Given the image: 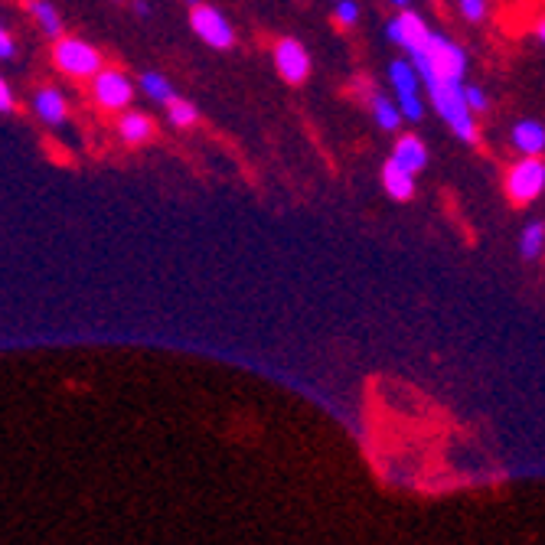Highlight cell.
<instances>
[{
	"mask_svg": "<svg viewBox=\"0 0 545 545\" xmlns=\"http://www.w3.org/2000/svg\"><path fill=\"white\" fill-rule=\"evenodd\" d=\"M425 89L431 95L438 115L448 121V128L461 138L464 144H477V121L464 98V82H448V79H425Z\"/></svg>",
	"mask_w": 545,
	"mask_h": 545,
	"instance_id": "obj_1",
	"label": "cell"
},
{
	"mask_svg": "<svg viewBox=\"0 0 545 545\" xmlns=\"http://www.w3.org/2000/svg\"><path fill=\"white\" fill-rule=\"evenodd\" d=\"M412 66L418 69L421 82L425 79H448V82H464L467 72V53L444 33H431V43L425 53L412 56Z\"/></svg>",
	"mask_w": 545,
	"mask_h": 545,
	"instance_id": "obj_2",
	"label": "cell"
},
{
	"mask_svg": "<svg viewBox=\"0 0 545 545\" xmlns=\"http://www.w3.org/2000/svg\"><path fill=\"white\" fill-rule=\"evenodd\" d=\"M53 59L66 76H79V79L102 76V56H98V49L89 46L85 40H76V36H63V40H56Z\"/></svg>",
	"mask_w": 545,
	"mask_h": 545,
	"instance_id": "obj_3",
	"label": "cell"
},
{
	"mask_svg": "<svg viewBox=\"0 0 545 545\" xmlns=\"http://www.w3.org/2000/svg\"><path fill=\"white\" fill-rule=\"evenodd\" d=\"M431 33H435V30H431L428 23H425V17L415 14L412 7L402 10L399 17H392V20L386 23V36H389V40H392L395 46L408 49L412 56L425 53L428 43H431Z\"/></svg>",
	"mask_w": 545,
	"mask_h": 545,
	"instance_id": "obj_4",
	"label": "cell"
},
{
	"mask_svg": "<svg viewBox=\"0 0 545 545\" xmlns=\"http://www.w3.org/2000/svg\"><path fill=\"white\" fill-rule=\"evenodd\" d=\"M545 190V160L539 157H523L506 177V193L516 203H532L539 200Z\"/></svg>",
	"mask_w": 545,
	"mask_h": 545,
	"instance_id": "obj_5",
	"label": "cell"
},
{
	"mask_svg": "<svg viewBox=\"0 0 545 545\" xmlns=\"http://www.w3.org/2000/svg\"><path fill=\"white\" fill-rule=\"evenodd\" d=\"M389 82L395 85V95H399V108L408 121H421L425 118V102L418 98V69L412 63H405V59H395L389 66Z\"/></svg>",
	"mask_w": 545,
	"mask_h": 545,
	"instance_id": "obj_6",
	"label": "cell"
},
{
	"mask_svg": "<svg viewBox=\"0 0 545 545\" xmlns=\"http://www.w3.org/2000/svg\"><path fill=\"white\" fill-rule=\"evenodd\" d=\"M190 23H193V33L200 36L206 46H213V49H232L235 30H232V23L222 17L216 7H209V4L193 7Z\"/></svg>",
	"mask_w": 545,
	"mask_h": 545,
	"instance_id": "obj_7",
	"label": "cell"
},
{
	"mask_svg": "<svg viewBox=\"0 0 545 545\" xmlns=\"http://www.w3.org/2000/svg\"><path fill=\"white\" fill-rule=\"evenodd\" d=\"M275 66L284 82L301 85L307 76H311V53H307L301 40L284 36V40H278V46H275Z\"/></svg>",
	"mask_w": 545,
	"mask_h": 545,
	"instance_id": "obj_8",
	"label": "cell"
},
{
	"mask_svg": "<svg viewBox=\"0 0 545 545\" xmlns=\"http://www.w3.org/2000/svg\"><path fill=\"white\" fill-rule=\"evenodd\" d=\"M92 95H95V102L102 105V108H128L131 102V82L125 72H118V69H105L102 76H95V85H92Z\"/></svg>",
	"mask_w": 545,
	"mask_h": 545,
	"instance_id": "obj_9",
	"label": "cell"
},
{
	"mask_svg": "<svg viewBox=\"0 0 545 545\" xmlns=\"http://www.w3.org/2000/svg\"><path fill=\"white\" fill-rule=\"evenodd\" d=\"M33 108H36V115H40L43 125L49 128H59V125H66V118H69V108H66V98L59 89H40L33 98Z\"/></svg>",
	"mask_w": 545,
	"mask_h": 545,
	"instance_id": "obj_10",
	"label": "cell"
},
{
	"mask_svg": "<svg viewBox=\"0 0 545 545\" xmlns=\"http://www.w3.org/2000/svg\"><path fill=\"white\" fill-rule=\"evenodd\" d=\"M392 160H395V164H402L408 173H418V170H425V164H428V147L421 138H415V134H402V138L395 141V147H392Z\"/></svg>",
	"mask_w": 545,
	"mask_h": 545,
	"instance_id": "obj_11",
	"label": "cell"
},
{
	"mask_svg": "<svg viewBox=\"0 0 545 545\" xmlns=\"http://www.w3.org/2000/svg\"><path fill=\"white\" fill-rule=\"evenodd\" d=\"M382 187L392 196V200H412L415 196V173H408L402 164H395L389 157L386 167H382Z\"/></svg>",
	"mask_w": 545,
	"mask_h": 545,
	"instance_id": "obj_12",
	"label": "cell"
},
{
	"mask_svg": "<svg viewBox=\"0 0 545 545\" xmlns=\"http://www.w3.org/2000/svg\"><path fill=\"white\" fill-rule=\"evenodd\" d=\"M513 147L526 157L542 154L545 151V128L539 125V121H519V125L513 128Z\"/></svg>",
	"mask_w": 545,
	"mask_h": 545,
	"instance_id": "obj_13",
	"label": "cell"
},
{
	"mask_svg": "<svg viewBox=\"0 0 545 545\" xmlns=\"http://www.w3.org/2000/svg\"><path fill=\"white\" fill-rule=\"evenodd\" d=\"M118 131H121V138H125L128 144H144V141H151V134H154V121L141 115V111H125L118 121Z\"/></svg>",
	"mask_w": 545,
	"mask_h": 545,
	"instance_id": "obj_14",
	"label": "cell"
},
{
	"mask_svg": "<svg viewBox=\"0 0 545 545\" xmlns=\"http://www.w3.org/2000/svg\"><path fill=\"white\" fill-rule=\"evenodd\" d=\"M369 105H373V115H376V125L382 128V131H395V128H402V108H399V102H389L386 95L382 92H373L369 95Z\"/></svg>",
	"mask_w": 545,
	"mask_h": 545,
	"instance_id": "obj_15",
	"label": "cell"
},
{
	"mask_svg": "<svg viewBox=\"0 0 545 545\" xmlns=\"http://www.w3.org/2000/svg\"><path fill=\"white\" fill-rule=\"evenodd\" d=\"M30 14L36 17V23H40L46 36L63 40V17H59V10L49 4V0H30Z\"/></svg>",
	"mask_w": 545,
	"mask_h": 545,
	"instance_id": "obj_16",
	"label": "cell"
},
{
	"mask_svg": "<svg viewBox=\"0 0 545 545\" xmlns=\"http://www.w3.org/2000/svg\"><path fill=\"white\" fill-rule=\"evenodd\" d=\"M141 89L147 92L151 102H160V105H173L177 102V92H173V85L160 76V72H144L141 76Z\"/></svg>",
	"mask_w": 545,
	"mask_h": 545,
	"instance_id": "obj_17",
	"label": "cell"
},
{
	"mask_svg": "<svg viewBox=\"0 0 545 545\" xmlns=\"http://www.w3.org/2000/svg\"><path fill=\"white\" fill-rule=\"evenodd\" d=\"M545 249V226L542 222H529V226L523 229V235H519V255L523 258H539Z\"/></svg>",
	"mask_w": 545,
	"mask_h": 545,
	"instance_id": "obj_18",
	"label": "cell"
},
{
	"mask_svg": "<svg viewBox=\"0 0 545 545\" xmlns=\"http://www.w3.org/2000/svg\"><path fill=\"white\" fill-rule=\"evenodd\" d=\"M167 115H170V125L177 128H193L196 118H200V111H196L193 102H183V98H177L173 105H167Z\"/></svg>",
	"mask_w": 545,
	"mask_h": 545,
	"instance_id": "obj_19",
	"label": "cell"
},
{
	"mask_svg": "<svg viewBox=\"0 0 545 545\" xmlns=\"http://www.w3.org/2000/svg\"><path fill=\"white\" fill-rule=\"evenodd\" d=\"M457 7H461V17L467 23H483L487 20V10H490L487 0H457Z\"/></svg>",
	"mask_w": 545,
	"mask_h": 545,
	"instance_id": "obj_20",
	"label": "cell"
},
{
	"mask_svg": "<svg viewBox=\"0 0 545 545\" xmlns=\"http://www.w3.org/2000/svg\"><path fill=\"white\" fill-rule=\"evenodd\" d=\"M333 17H337L340 27H353V23L359 20V7L353 4V0H337V7H333Z\"/></svg>",
	"mask_w": 545,
	"mask_h": 545,
	"instance_id": "obj_21",
	"label": "cell"
},
{
	"mask_svg": "<svg viewBox=\"0 0 545 545\" xmlns=\"http://www.w3.org/2000/svg\"><path fill=\"white\" fill-rule=\"evenodd\" d=\"M464 98H467V105H470V111H487L490 108V102H487V95H483V89H477V85H464Z\"/></svg>",
	"mask_w": 545,
	"mask_h": 545,
	"instance_id": "obj_22",
	"label": "cell"
},
{
	"mask_svg": "<svg viewBox=\"0 0 545 545\" xmlns=\"http://www.w3.org/2000/svg\"><path fill=\"white\" fill-rule=\"evenodd\" d=\"M17 46H14V36H10V30H0V59H14Z\"/></svg>",
	"mask_w": 545,
	"mask_h": 545,
	"instance_id": "obj_23",
	"label": "cell"
},
{
	"mask_svg": "<svg viewBox=\"0 0 545 545\" xmlns=\"http://www.w3.org/2000/svg\"><path fill=\"white\" fill-rule=\"evenodd\" d=\"M0 111H4V115L14 111V92H10L7 82H0Z\"/></svg>",
	"mask_w": 545,
	"mask_h": 545,
	"instance_id": "obj_24",
	"label": "cell"
},
{
	"mask_svg": "<svg viewBox=\"0 0 545 545\" xmlns=\"http://www.w3.org/2000/svg\"><path fill=\"white\" fill-rule=\"evenodd\" d=\"M134 4V14L138 17H151V4H147V0H131Z\"/></svg>",
	"mask_w": 545,
	"mask_h": 545,
	"instance_id": "obj_25",
	"label": "cell"
},
{
	"mask_svg": "<svg viewBox=\"0 0 545 545\" xmlns=\"http://www.w3.org/2000/svg\"><path fill=\"white\" fill-rule=\"evenodd\" d=\"M536 40H539V43H545V20H539V23H536Z\"/></svg>",
	"mask_w": 545,
	"mask_h": 545,
	"instance_id": "obj_26",
	"label": "cell"
},
{
	"mask_svg": "<svg viewBox=\"0 0 545 545\" xmlns=\"http://www.w3.org/2000/svg\"><path fill=\"white\" fill-rule=\"evenodd\" d=\"M395 7H402V10H408V4H412V0H392Z\"/></svg>",
	"mask_w": 545,
	"mask_h": 545,
	"instance_id": "obj_27",
	"label": "cell"
},
{
	"mask_svg": "<svg viewBox=\"0 0 545 545\" xmlns=\"http://www.w3.org/2000/svg\"><path fill=\"white\" fill-rule=\"evenodd\" d=\"M190 7H203V0H187Z\"/></svg>",
	"mask_w": 545,
	"mask_h": 545,
	"instance_id": "obj_28",
	"label": "cell"
}]
</instances>
